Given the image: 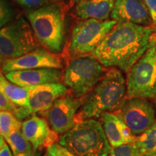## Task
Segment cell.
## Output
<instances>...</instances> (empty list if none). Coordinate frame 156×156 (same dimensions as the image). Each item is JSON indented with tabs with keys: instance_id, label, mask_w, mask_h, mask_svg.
I'll return each instance as SVG.
<instances>
[{
	"instance_id": "d4e9b609",
	"label": "cell",
	"mask_w": 156,
	"mask_h": 156,
	"mask_svg": "<svg viewBox=\"0 0 156 156\" xmlns=\"http://www.w3.org/2000/svg\"><path fill=\"white\" fill-rule=\"evenodd\" d=\"M20 109V107L15 106L9 100L7 95L5 94L3 90L0 87V111H6V112H12L15 114H17Z\"/></svg>"
},
{
	"instance_id": "ffe728a7",
	"label": "cell",
	"mask_w": 156,
	"mask_h": 156,
	"mask_svg": "<svg viewBox=\"0 0 156 156\" xmlns=\"http://www.w3.org/2000/svg\"><path fill=\"white\" fill-rule=\"evenodd\" d=\"M135 143L140 148L142 155L150 152L156 151V121L143 133L136 136Z\"/></svg>"
},
{
	"instance_id": "603a6c76",
	"label": "cell",
	"mask_w": 156,
	"mask_h": 156,
	"mask_svg": "<svg viewBox=\"0 0 156 156\" xmlns=\"http://www.w3.org/2000/svg\"><path fill=\"white\" fill-rule=\"evenodd\" d=\"M12 9L6 0H0V30L10 22Z\"/></svg>"
},
{
	"instance_id": "cb8c5ba5",
	"label": "cell",
	"mask_w": 156,
	"mask_h": 156,
	"mask_svg": "<svg viewBox=\"0 0 156 156\" xmlns=\"http://www.w3.org/2000/svg\"><path fill=\"white\" fill-rule=\"evenodd\" d=\"M15 1L25 8L36 9L48 4L56 2V0H15Z\"/></svg>"
},
{
	"instance_id": "8fae6325",
	"label": "cell",
	"mask_w": 156,
	"mask_h": 156,
	"mask_svg": "<svg viewBox=\"0 0 156 156\" xmlns=\"http://www.w3.org/2000/svg\"><path fill=\"white\" fill-rule=\"evenodd\" d=\"M63 67L62 57L58 54L53 53L46 48H38L24 55L4 60L2 71L3 73L23 69H39V68Z\"/></svg>"
},
{
	"instance_id": "d6a6232c",
	"label": "cell",
	"mask_w": 156,
	"mask_h": 156,
	"mask_svg": "<svg viewBox=\"0 0 156 156\" xmlns=\"http://www.w3.org/2000/svg\"><path fill=\"white\" fill-rule=\"evenodd\" d=\"M154 28H155V30H154V33H153V41L154 42L156 43V26H154Z\"/></svg>"
},
{
	"instance_id": "3957f363",
	"label": "cell",
	"mask_w": 156,
	"mask_h": 156,
	"mask_svg": "<svg viewBox=\"0 0 156 156\" xmlns=\"http://www.w3.org/2000/svg\"><path fill=\"white\" fill-rule=\"evenodd\" d=\"M58 143L75 156H111L112 146L102 124L94 119L77 123L60 136Z\"/></svg>"
},
{
	"instance_id": "4dcf8cb0",
	"label": "cell",
	"mask_w": 156,
	"mask_h": 156,
	"mask_svg": "<svg viewBox=\"0 0 156 156\" xmlns=\"http://www.w3.org/2000/svg\"><path fill=\"white\" fill-rule=\"evenodd\" d=\"M142 156H156V151L150 152V153H145Z\"/></svg>"
},
{
	"instance_id": "6da1fadb",
	"label": "cell",
	"mask_w": 156,
	"mask_h": 156,
	"mask_svg": "<svg viewBox=\"0 0 156 156\" xmlns=\"http://www.w3.org/2000/svg\"><path fill=\"white\" fill-rule=\"evenodd\" d=\"M154 30V26L117 23L93 55L103 67H116L127 74L148 48L156 44L152 39Z\"/></svg>"
},
{
	"instance_id": "e575fe53",
	"label": "cell",
	"mask_w": 156,
	"mask_h": 156,
	"mask_svg": "<svg viewBox=\"0 0 156 156\" xmlns=\"http://www.w3.org/2000/svg\"><path fill=\"white\" fill-rule=\"evenodd\" d=\"M154 107H155V112H156V97L155 98V99H154Z\"/></svg>"
},
{
	"instance_id": "5b68a950",
	"label": "cell",
	"mask_w": 156,
	"mask_h": 156,
	"mask_svg": "<svg viewBox=\"0 0 156 156\" xmlns=\"http://www.w3.org/2000/svg\"><path fill=\"white\" fill-rule=\"evenodd\" d=\"M93 54L72 57L62 77L63 84L76 98H83L96 85L106 72Z\"/></svg>"
},
{
	"instance_id": "5bb4252c",
	"label": "cell",
	"mask_w": 156,
	"mask_h": 156,
	"mask_svg": "<svg viewBox=\"0 0 156 156\" xmlns=\"http://www.w3.org/2000/svg\"><path fill=\"white\" fill-rule=\"evenodd\" d=\"M21 132L32 144L35 150L48 147L58 140V133L50 129L47 121L38 116H32L22 123Z\"/></svg>"
},
{
	"instance_id": "44dd1931",
	"label": "cell",
	"mask_w": 156,
	"mask_h": 156,
	"mask_svg": "<svg viewBox=\"0 0 156 156\" xmlns=\"http://www.w3.org/2000/svg\"><path fill=\"white\" fill-rule=\"evenodd\" d=\"M22 123L14 114L6 111H0V134L7 136L12 132L20 129Z\"/></svg>"
},
{
	"instance_id": "d590c367",
	"label": "cell",
	"mask_w": 156,
	"mask_h": 156,
	"mask_svg": "<svg viewBox=\"0 0 156 156\" xmlns=\"http://www.w3.org/2000/svg\"><path fill=\"white\" fill-rule=\"evenodd\" d=\"M44 156H48V154H47V153H46V154H45V155H44Z\"/></svg>"
},
{
	"instance_id": "2e32d148",
	"label": "cell",
	"mask_w": 156,
	"mask_h": 156,
	"mask_svg": "<svg viewBox=\"0 0 156 156\" xmlns=\"http://www.w3.org/2000/svg\"><path fill=\"white\" fill-rule=\"evenodd\" d=\"M100 118L103 130L112 147L135 143L136 136L132 133L125 123L116 114L106 112Z\"/></svg>"
},
{
	"instance_id": "f1b7e54d",
	"label": "cell",
	"mask_w": 156,
	"mask_h": 156,
	"mask_svg": "<svg viewBox=\"0 0 156 156\" xmlns=\"http://www.w3.org/2000/svg\"><path fill=\"white\" fill-rule=\"evenodd\" d=\"M41 151L40 150H35L34 148L32 151L28 152V153L19 154L16 156H40L41 155Z\"/></svg>"
},
{
	"instance_id": "7a4b0ae2",
	"label": "cell",
	"mask_w": 156,
	"mask_h": 156,
	"mask_svg": "<svg viewBox=\"0 0 156 156\" xmlns=\"http://www.w3.org/2000/svg\"><path fill=\"white\" fill-rule=\"evenodd\" d=\"M126 96V80L122 71L116 67L106 70L103 77L83 97L76 122L100 118L106 112H114Z\"/></svg>"
},
{
	"instance_id": "9c48e42d",
	"label": "cell",
	"mask_w": 156,
	"mask_h": 156,
	"mask_svg": "<svg viewBox=\"0 0 156 156\" xmlns=\"http://www.w3.org/2000/svg\"><path fill=\"white\" fill-rule=\"evenodd\" d=\"M155 107L148 99L141 98L126 97L114 111L135 136L143 133L155 122Z\"/></svg>"
},
{
	"instance_id": "d6986e66",
	"label": "cell",
	"mask_w": 156,
	"mask_h": 156,
	"mask_svg": "<svg viewBox=\"0 0 156 156\" xmlns=\"http://www.w3.org/2000/svg\"><path fill=\"white\" fill-rule=\"evenodd\" d=\"M5 140L9 145L14 156L28 153L34 149L32 144L25 137L20 129L12 132L5 136Z\"/></svg>"
},
{
	"instance_id": "7c38bea8",
	"label": "cell",
	"mask_w": 156,
	"mask_h": 156,
	"mask_svg": "<svg viewBox=\"0 0 156 156\" xmlns=\"http://www.w3.org/2000/svg\"><path fill=\"white\" fill-rule=\"evenodd\" d=\"M110 18L117 23L154 26L150 12L142 0H116Z\"/></svg>"
},
{
	"instance_id": "e0dca14e",
	"label": "cell",
	"mask_w": 156,
	"mask_h": 156,
	"mask_svg": "<svg viewBox=\"0 0 156 156\" xmlns=\"http://www.w3.org/2000/svg\"><path fill=\"white\" fill-rule=\"evenodd\" d=\"M116 0H87L77 3L75 14L81 19L106 20L110 18Z\"/></svg>"
},
{
	"instance_id": "9a60e30c",
	"label": "cell",
	"mask_w": 156,
	"mask_h": 156,
	"mask_svg": "<svg viewBox=\"0 0 156 156\" xmlns=\"http://www.w3.org/2000/svg\"><path fill=\"white\" fill-rule=\"evenodd\" d=\"M62 77L63 72L56 68L23 69L5 74V77L11 83L25 87L46 83H61Z\"/></svg>"
},
{
	"instance_id": "7402d4cb",
	"label": "cell",
	"mask_w": 156,
	"mask_h": 156,
	"mask_svg": "<svg viewBox=\"0 0 156 156\" xmlns=\"http://www.w3.org/2000/svg\"><path fill=\"white\" fill-rule=\"evenodd\" d=\"M111 156H142L136 143H129L112 147Z\"/></svg>"
},
{
	"instance_id": "4fadbf2b",
	"label": "cell",
	"mask_w": 156,
	"mask_h": 156,
	"mask_svg": "<svg viewBox=\"0 0 156 156\" xmlns=\"http://www.w3.org/2000/svg\"><path fill=\"white\" fill-rule=\"evenodd\" d=\"M29 90L31 114L46 112L57 99L70 93L69 89L61 83L42 84L30 87Z\"/></svg>"
},
{
	"instance_id": "1f68e13d",
	"label": "cell",
	"mask_w": 156,
	"mask_h": 156,
	"mask_svg": "<svg viewBox=\"0 0 156 156\" xmlns=\"http://www.w3.org/2000/svg\"><path fill=\"white\" fill-rule=\"evenodd\" d=\"M4 60H5L4 59V57L0 54V73H2V67Z\"/></svg>"
},
{
	"instance_id": "4316f807",
	"label": "cell",
	"mask_w": 156,
	"mask_h": 156,
	"mask_svg": "<svg viewBox=\"0 0 156 156\" xmlns=\"http://www.w3.org/2000/svg\"><path fill=\"white\" fill-rule=\"evenodd\" d=\"M151 14L152 20H153V25L156 26V0H142Z\"/></svg>"
},
{
	"instance_id": "30bf717a",
	"label": "cell",
	"mask_w": 156,
	"mask_h": 156,
	"mask_svg": "<svg viewBox=\"0 0 156 156\" xmlns=\"http://www.w3.org/2000/svg\"><path fill=\"white\" fill-rule=\"evenodd\" d=\"M83 102V98H76L71 93L57 99L46 113V118L51 128L58 134H64L73 129L76 115Z\"/></svg>"
},
{
	"instance_id": "ac0fdd59",
	"label": "cell",
	"mask_w": 156,
	"mask_h": 156,
	"mask_svg": "<svg viewBox=\"0 0 156 156\" xmlns=\"http://www.w3.org/2000/svg\"><path fill=\"white\" fill-rule=\"evenodd\" d=\"M0 87L9 100L14 103L15 106L26 108L30 112L29 87H21L11 83L5 77H4L2 73H0Z\"/></svg>"
},
{
	"instance_id": "484cf974",
	"label": "cell",
	"mask_w": 156,
	"mask_h": 156,
	"mask_svg": "<svg viewBox=\"0 0 156 156\" xmlns=\"http://www.w3.org/2000/svg\"><path fill=\"white\" fill-rule=\"evenodd\" d=\"M46 153L48 156H75L65 147L56 142L48 146Z\"/></svg>"
},
{
	"instance_id": "f546056e",
	"label": "cell",
	"mask_w": 156,
	"mask_h": 156,
	"mask_svg": "<svg viewBox=\"0 0 156 156\" xmlns=\"http://www.w3.org/2000/svg\"><path fill=\"white\" fill-rule=\"evenodd\" d=\"M5 144V141L4 140V136L0 134V149L3 147Z\"/></svg>"
},
{
	"instance_id": "8992f818",
	"label": "cell",
	"mask_w": 156,
	"mask_h": 156,
	"mask_svg": "<svg viewBox=\"0 0 156 156\" xmlns=\"http://www.w3.org/2000/svg\"><path fill=\"white\" fill-rule=\"evenodd\" d=\"M116 23L112 19H82L75 25L70 37L69 53L71 58L93 54Z\"/></svg>"
},
{
	"instance_id": "83f0119b",
	"label": "cell",
	"mask_w": 156,
	"mask_h": 156,
	"mask_svg": "<svg viewBox=\"0 0 156 156\" xmlns=\"http://www.w3.org/2000/svg\"><path fill=\"white\" fill-rule=\"evenodd\" d=\"M0 156H12L10 149L6 142L3 147L0 149Z\"/></svg>"
},
{
	"instance_id": "277c9868",
	"label": "cell",
	"mask_w": 156,
	"mask_h": 156,
	"mask_svg": "<svg viewBox=\"0 0 156 156\" xmlns=\"http://www.w3.org/2000/svg\"><path fill=\"white\" fill-rule=\"evenodd\" d=\"M27 17L40 45L59 54L65 38V17L62 6L57 2L48 4L29 12Z\"/></svg>"
},
{
	"instance_id": "ba28073f",
	"label": "cell",
	"mask_w": 156,
	"mask_h": 156,
	"mask_svg": "<svg viewBox=\"0 0 156 156\" xmlns=\"http://www.w3.org/2000/svg\"><path fill=\"white\" fill-rule=\"evenodd\" d=\"M39 46L30 23L23 17L8 23L0 30V54L5 58L19 57Z\"/></svg>"
},
{
	"instance_id": "52a82bcc",
	"label": "cell",
	"mask_w": 156,
	"mask_h": 156,
	"mask_svg": "<svg viewBox=\"0 0 156 156\" xmlns=\"http://www.w3.org/2000/svg\"><path fill=\"white\" fill-rule=\"evenodd\" d=\"M126 98L156 97V44L132 66L126 78Z\"/></svg>"
},
{
	"instance_id": "836d02e7",
	"label": "cell",
	"mask_w": 156,
	"mask_h": 156,
	"mask_svg": "<svg viewBox=\"0 0 156 156\" xmlns=\"http://www.w3.org/2000/svg\"><path fill=\"white\" fill-rule=\"evenodd\" d=\"M84 1H87V0H74V2L77 4L81 2H84Z\"/></svg>"
}]
</instances>
